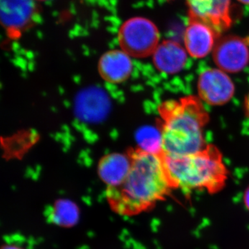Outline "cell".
<instances>
[{
    "mask_svg": "<svg viewBox=\"0 0 249 249\" xmlns=\"http://www.w3.org/2000/svg\"><path fill=\"white\" fill-rule=\"evenodd\" d=\"M188 14L213 29L220 35L232 24L231 0H186Z\"/></svg>",
    "mask_w": 249,
    "mask_h": 249,
    "instance_id": "8",
    "label": "cell"
},
{
    "mask_svg": "<svg viewBox=\"0 0 249 249\" xmlns=\"http://www.w3.org/2000/svg\"><path fill=\"white\" fill-rule=\"evenodd\" d=\"M130 171L119 186L107 188L111 210L123 216H133L151 209L174 188L163 156L137 150L132 155Z\"/></svg>",
    "mask_w": 249,
    "mask_h": 249,
    "instance_id": "1",
    "label": "cell"
},
{
    "mask_svg": "<svg viewBox=\"0 0 249 249\" xmlns=\"http://www.w3.org/2000/svg\"><path fill=\"white\" fill-rule=\"evenodd\" d=\"M245 109L246 111H247V116L249 118V93L245 100Z\"/></svg>",
    "mask_w": 249,
    "mask_h": 249,
    "instance_id": "18",
    "label": "cell"
},
{
    "mask_svg": "<svg viewBox=\"0 0 249 249\" xmlns=\"http://www.w3.org/2000/svg\"><path fill=\"white\" fill-rule=\"evenodd\" d=\"M1 249H23L22 247H19V246L15 245H6L3 246L1 247Z\"/></svg>",
    "mask_w": 249,
    "mask_h": 249,
    "instance_id": "17",
    "label": "cell"
},
{
    "mask_svg": "<svg viewBox=\"0 0 249 249\" xmlns=\"http://www.w3.org/2000/svg\"><path fill=\"white\" fill-rule=\"evenodd\" d=\"M162 156L174 188L185 191L204 189L214 193L225 185L227 169L222 154L213 145H207L201 151L184 157Z\"/></svg>",
    "mask_w": 249,
    "mask_h": 249,
    "instance_id": "3",
    "label": "cell"
},
{
    "mask_svg": "<svg viewBox=\"0 0 249 249\" xmlns=\"http://www.w3.org/2000/svg\"><path fill=\"white\" fill-rule=\"evenodd\" d=\"M135 140L140 151L152 155H163V138L160 127L142 126L136 132Z\"/></svg>",
    "mask_w": 249,
    "mask_h": 249,
    "instance_id": "15",
    "label": "cell"
},
{
    "mask_svg": "<svg viewBox=\"0 0 249 249\" xmlns=\"http://www.w3.org/2000/svg\"><path fill=\"white\" fill-rule=\"evenodd\" d=\"M219 36L207 24L189 16L184 35L187 52L194 58H204L214 49Z\"/></svg>",
    "mask_w": 249,
    "mask_h": 249,
    "instance_id": "10",
    "label": "cell"
},
{
    "mask_svg": "<svg viewBox=\"0 0 249 249\" xmlns=\"http://www.w3.org/2000/svg\"><path fill=\"white\" fill-rule=\"evenodd\" d=\"M197 86L199 97L211 106L226 104L235 92V86L230 77L218 69H210L202 72Z\"/></svg>",
    "mask_w": 249,
    "mask_h": 249,
    "instance_id": "7",
    "label": "cell"
},
{
    "mask_svg": "<svg viewBox=\"0 0 249 249\" xmlns=\"http://www.w3.org/2000/svg\"><path fill=\"white\" fill-rule=\"evenodd\" d=\"M38 1H47V0H38Z\"/></svg>",
    "mask_w": 249,
    "mask_h": 249,
    "instance_id": "20",
    "label": "cell"
},
{
    "mask_svg": "<svg viewBox=\"0 0 249 249\" xmlns=\"http://www.w3.org/2000/svg\"><path fill=\"white\" fill-rule=\"evenodd\" d=\"M132 157L121 153L105 156L100 160L98 173L107 188L119 186L124 182L130 171Z\"/></svg>",
    "mask_w": 249,
    "mask_h": 249,
    "instance_id": "13",
    "label": "cell"
},
{
    "mask_svg": "<svg viewBox=\"0 0 249 249\" xmlns=\"http://www.w3.org/2000/svg\"><path fill=\"white\" fill-rule=\"evenodd\" d=\"M111 100L103 88L90 86L80 90L74 101V113L80 121L96 124L106 120L111 110Z\"/></svg>",
    "mask_w": 249,
    "mask_h": 249,
    "instance_id": "5",
    "label": "cell"
},
{
    "mask_svg": "<svg viewBox=\"0 0 249 249\" xmlns=\"http://www.w3.org/2000/svg\"><path fill=\"white\" fill-rule=\"evenodd\" d=\"M213 60L223 71L240 72L249 63V42L238 36L223 37L217 40L214 46Z\"/></svg>",
    "mask_w": 249,
    "mask_h": 249,
    "instance_id": "6",
    "label": "cell"
},
{
    "mask_svg": "<svg viewBox=\"0 0 249 249\" xmlns=\"http://www.w3.org/2000/svg\"><path fill=\"white\" fill-rule=\"evenodd\" d=\"M244 203H245L246 208L249 211V186L246 189L245 194H244Z\"/></svg>",
    "mask_w": 249,
    "mask_h": 249,
    "instance_id": "16",
    "label": "cell"
},
{
    "mask_svg": "<svg viewBox=\"0 0 249 249\" xmlns=\"http://www.w3.org/2000/svg\"><path fill=\"white\" fill-rule=\"evenodd\" d=\"M237 1H240V2L242 3V4L249 6V0H237Z\"/></svg>",
    "mask_w": 249,
    "mask_h": 249,
    "instance_id": "19",
    "label": "cell"
},
{
    "mask_svg": "<svg viewBox=\"0 0 249 249\" xmlns=\"http://www.w3.org/2000/svg\"><path fill=\"white\" fill-rule=\"evenodd\" d=\"M98 67L103 79L111 83H120L130 76L133 65L128 53L124 50H112L101 57Z\"/></svg>",
    "mask_w": 249,
    "mask_h": 249,
    "instance_id": "11",
    "label": "cell"
},
{
    "mask_svg": "<svg viewBox=\"0 0 249 249\" xmlns=\"http://www.w3.org/2000/svg\"><path fill=\"white\" fill-rule=\"evenodd\" d=\"M39 16L34 0H1V21L11 36L31 27Z\"/></svg>",
    "mask_w": 249,
    "mask_h": 249,
    "instance_id": "9",
    "label": "cell"
},
{
    "mask_svg": "<svg viewBox=\"0 0 249 249\" xmlns=\"http://www.w3.org/2000/svg\"><path fill=\"white\" fill-rule=\"evenodd\" d=\"M155 24L146 18H131L123 24L119 34L122 50L130 56L143 58L154 53L160 42Z\"/></svg>",
    "mask_w": 249,
    "mask_h": 249,
    "instance_id": "4",
    "label": "cell"
},
{
    "mask_svg": "<svg viewBox=\"0 0 249 249\" xmlns=\"http://www.w3.org/2000/svg\"><path fill=\"white\" fill-rule=\"evenodd\" d=\"M163 138V155L184 157L201 151L206 147L203 129L209 115L200 100L189 96L179 100H170L159 109Z\"/></svg>",
    "mask_w": 249,
    "mask_h": 249,
    "instance_id": "2",
    "label": "cell"
},
{
    "mask_svg": "<svg viewBox=\"0 0 249 249\" xmlns=\"http://www.w3.org/2000/svg\"><path fill=\"white\" fill-rule=\"evenodd\" d=\"M152 55L157 70L169 74L181 71L188 59L185 49L173 40L163 41Z\"/></svg>",
    "mask_w": 249,
    "mask_h": 249,
    "instance_id": "12",
    "label": "cell"
},
{
    "mask_svg": "<svg viewBox=\"0 0 249 249\" xmlns=\"http://www.w3.org/2000/svg\"><path fill=\"white\" fill-rule=\"evenodd\" d=\"M78 206L70 199H58L51 208L49 214L51 222L61 227H72L79 219Z\"/></svg>",
    "mask_w": 249,
    "mask_h": 249,
    "instance_id": "14",
    "label": "cell"
}]
</instances>
